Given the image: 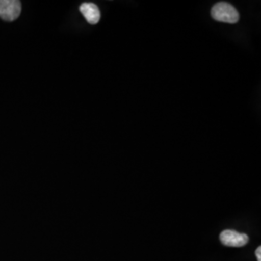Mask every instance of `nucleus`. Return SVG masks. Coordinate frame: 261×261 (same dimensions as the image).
<instances>
[{
  "label": "nucleus",
  "instance_id": "1",
  "mask_svg": "<svg viewBox=\"0 0 261 261\" xmlns=\"http://www.w3.org/2000/svg\"><path fill=\"white\" fill-rule=\"evenodd\" d=\"M211 15L217 21L226 23H235L239 19V14L233 6L226 2H220L215 4L211 10Z\"/></svg>",
  "mask_w": 261,
  "mask_h": 261
},
{
  "label": "nucleus",
  "instance_id": "4",
  "mask_svg": "<svg viewBox=\"0 0 261 261\" xmlns=\"http://www.w3.org/2000/svg\"><path fill=\"white\" fill-rule=\"evenodd\" d=\"M80 11L90 24L98 23L101 19L100 10L94 3H83L80 7Z\"/></svg>",
  "mask_w": 261,
  "mask_h": 261
},
{
  "label": "nucleus",
  "instance_id": "5",
  "mask_svg": "<svg viewBox=\"0 0 261 261\" xmlns=\"http://www.w3.org/2000/svg\"><path fill=\"white\" fill-rule=\"evenodd\" d=\"M255 255L257 257V261H261V247H258L255 251Z\"/></svg>",
  "mask_w": 261,
  "mask_h": 261
},
{
  "label": "nucleus",
  "instance_id": "2",
  "mask_svg": "<svg viewBox=\"0 0 261 261\" xmlns=\"http://www.w3.org/2000/svg\"><path fill=\"white\" fill-rule=\"evenodd\" d=\"M21 12V3L19 0H1L0 18L5 21H13L18 19Z\"/></svg>",
  "mask_w": 261,
  "mask_h": 261
},
{
  "label": "nucleus",
  "instance_id": "3",
  "mask_svg": "<svg viewBox=\"0 0 261 261\" xmlns=\"http://www.w3.org/2000/svg\"><path fill=\"white\" fill-rule=\"evenodd\" d=\"M220 240L226 247L240 248L248 244L249 236L247 234L239 233L231 229H225L220 235Z\"/></svg>",
  "mask_w": 261,
  "mask_h": 261
}]
</instances>
